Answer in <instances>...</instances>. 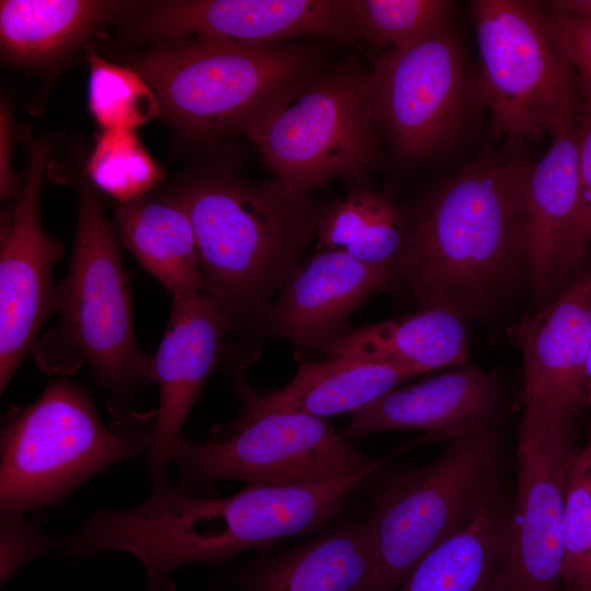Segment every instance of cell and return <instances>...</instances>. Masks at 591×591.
Listing matches in <instances>:
<instances>
[{"label":"cell","instance_id":"cell-21","mask_svg":"<svg viewBox=\"0 0 591 591\" xmlns=\"http://www.w3.org/2000/svg\"><path fill=\"white\" fill-rule=\"evenodd\" d=\"M415 375L393 364L329 356L320 362H302L289 384L264 396L257 395L239 371L234 382L243 403L242 417L291 413L323 419L352 414Z\"/></svg>","mask_w":591,"mask_h":591},{"label":"cell","instance_id":"cell-2","mask_svg":"<svg viewBox=\"0 0 591 591\" xmlns=\"http://www.w3.org/2000/svg\"><path fill=\"white\" fill-rule=\"evenodd\" d=\"M532 162L489 148L426 200L393 269L421 308L479 311L523 253V195Z\"/></svg>","mask_w":591,"mask_h":591},{"label":"cell","instance_id":"cell-23","mask_svg":"<svg viewBox=\"0 0 591 591\" xmlns=\"http://www.w3.org/2000/svg\"><path fill=\"white\" fill-rule=\"evenodd\" d=\"M510 513L496 493L467 528L422 557L398 591H510Z\"/></svg>","mask_w":591,"mask_h":591},{"label":"cell","instance_id":"cell-8","mask_svg":"<svg viewBox=\"0 0 591 591\" xmlns=\"http://www.w3.org/2000/svg\"><path fill=\"white\" fill-rule=\"evenodd\" d=\"M498 438L491 425L453 439L432 463L385 479L367 513L375 547L373 591H398L436 546L467 528L496 494Z\"/></svg>","mask_w":591,"mask_h":591},{"label":"cell","instance_id":"cell-12","mask_svg":"<svg viewBox=\"0 0 591 591\" xmlns=\"http://www.w3.org/2000/svg\"><path fill=\"white\" fill-rule=\"evenodd\" d=\"M21 192L0 220V393L3 394L38 334L56 311L53 269L63 253L61 241L40 221L39 199L49 144H28Z\"/></svg>","mask_w":591,"mask_h":591},{"label":"cell","instance_id":"cell-29","mask_svg":"<svg viewBox=\"0 0 591 591\" xmlns=\"http://www.w3.org/2000/svg\"><path fill=\"white\" fill-rule=\"evenodd\" d=\"M92 182L126 204L157 186L164 172L131 129H106L99 137L86 167Z\"/></svg>","mask_w":591,"mask_h":591},{"label":"cell","instance_id":"cell-19","mask_svg":"<svg viewBox=\"0 0 591 591\" xmlns=\"http://www.w3.org/2000/svg\"><path fill=\"white\" fill-rule=\"evenodd\" d=\"M501 392L497 380L467 363L424 382L392 389L351 414L339 432L348 442L385 430H426L456 438L490 425Z\"/></svg>","mask_w":591,"mask_h":591},{"label":"cell","instance_id":"cell-18","mask_svg":"<svg viewBox=\"0 0 591 591\" xmlns=\"http://www.w3.org/2000/svg\"><path fill=\"white\" fill-rule=\"evenodd\" d=\"M376 558L368 515L336 523L289 549L263 551L213 578L223 591H373Z\"/></svg>","mask_w":591,"mask_h":591},{"label":"cell","instance_id":"cell-4","mask_svg":"<svg viewBox=\"0 0 591 591\" xmlns=\"http://www.w3.org/2000/svg\"><path fill=\"white\" fill-rule=\"evenodd\" d=\"M56 311L58 325L33 348L38 367L63 378L88 364L111 395L113 417L131 410L129 398L151 381V355L136 340L130 282L117 235L86 182L80 186L74 246L68 273L57 286Z\"/></svg>","mask_w":591,"mask_h":591},{"label":"cell","instance_id":"cell-20","mask_svg":"<svg viewBox=\"0 0 591 591\" xmlns=\"http://www.w3.org/2000/svg\"><path fill=\"white\" fill-rule=\"evenodd\" d=\"M580 208L577 127L552 136L544 157L533 163L523 195V253L532 285L546 293L578 262L576 233Z\"/></svg>","mask_w":591,"mask_h":591},{"label":"cell","instance_id":"cell-38","mask_svg":"<svg viewBox=\"0 0 591 591\" xmlns=\"http://www.w3.org/2000/svg\"><path fill=\"white\" fill-rule=\"evenodd\" d=\"M589 470H590V473H591V462H590V465H589Z\"/></svg>","mask_w":591,"mask_h":591},{"label":"cell","instance_id":"cell-32","mask_svg":"<svg viewBox=\"0 0 591 591\" xmlns=\"http://www.w3.org/2000/svg\"><path fill=\"white\" fill-rule=\"evenodd\" d=\"M65 537L46 535L40 520L26 521L22 512H1L0 582L1 587L25 564L45 553L62 549Z\"/></svg>","mask_w":591,"mask_h":591},{"label":"cell","instance_id":"cell-17","mask_svg":"<svg viewBox=\"0 0 591 591\" xmlns=\"http://www.w3.org/2000/svg\"><path fill=\"white\" fill-rule=\"evenodd\" d=\"M393 281L389 267L323 250L291 273L255 333L325 352L349 332L350 315Z\"/></svg>","mask_w":591,"mask_h":591},{"label":"cell","instance_id":"cell-6","mask_svg":"<svg viewBox=\"0 0 591 591\" xmlns=\"http://www.w3.org/2000/svg\"><path fill=\"white\" fill-rule=\"evenodd\" d=\"M157 409L129 410L105 424L79 384L51 381L1 428L0 511L44 510L106 468L151 449Z\"/></svg>","mask_w":591,"mask_h":591},{"label":"cell","instance_id":"cell-14","mask_svg":"<svg viewBox=\"0 0 591 591\" xmlns=\"http://www.w3.org/2000/svg\"><path fill=\"white\" fill-rule=\"evenodd\" d=\"M591 327V275L515 328L524 364L519 431L552 433L570 428L587 399L586 362Z\"/></svg>","mask_w":591,"mask_h":591},{"label":"cell","instance_id":"cell-7","mask_svg":"<svg viewBox=\"0 0 591 591\" xmlns=\"http://www.w3.org/2000/svg\"><path fill=\"white\" fill-rule=\"evenodd\" d=\"M240 132L274 179L304 195L337 178L361 181L380 162L366 71L354 62L318 72Z\"/></svg>","mask_w":591,"mask_h":591},{"label":"cell","instance_id":"cell-24","mask_svg":"<svg viewBox=\"0 0 591 591\" xmlns=\"http://www.w3.org/2000/svg\"><path fill=\"white\" fill-rule=\"evenodd\" d=\"M325 352L393 364L418 375L466 363L468 343L462 317L437 306L349 331Z\"/></svg>","mask_w":591,"mask_h":591},{"label":"cell","instance_id":"cell-5","mask_svg":"<svg viewBox=\"0 0 591 591\" xmlns=\"http://www.w3.org/2000/svg\"><path fill=\"white\" fill-rule=\"evenodd\" d=\"M161 116L185 139L210 142L241 128L321 72L306 45H252L216 37L158 43L129 58Z\"/></svg>","mask_w":591,"mask_h":591},{"label":"cell","instance_id":"cell-25","mask_svg":"<svg viewBox=\"0 0 591 591\" xmlns=\"http://www.w3.org/2000/svg\"><path fill=\"white\" fill-rule=\"evenodd\" d=\"M115 219L124 246L172 296L202 290L195 231L177 202L142 197L118 204Z\"/></svg>","mask_w":591,"mask_h":591},{"label":"cell","instance_id":"cell-30","mask_svg":"<svg viewBox=\"0 0 591 591\" xmlns=\"http://www.w3.org/2000/svg\"><path fill=\"white\" fill-rule=\"evenodd\" d=\"M561 581L569 591H591V473L575 462L566 490Z\"/></svg>","mask_w":591,"mask_h":591},{"label":"cell","instance_id":"cell-28","mask_svg":"<svg viewBox=\"0 0 591 591\" xmlns=\"http://www.w3.org/2000/svg\"><path fill=\"white\" fill-rule=\"evenodd\" d=\"M88 60L89 107L103 130H135L161 116L154 91L136 70L107 61L91 49Z\"/></svg>","mask_w":591,"mask_h":591},{"label":"cell","instance_id":"cell-10","mask_svg":"<svg viewBox=\"0 0 591 591\" xmlns=\"http://www.w3.org/2000/svg\"><path fill=\"white\" fill-rule=\"evenodd\" d=\"M367 456L326 420L291 413L239 416L215 426L209 439H179L170 454L178 487L196 494L212 482L289 486L346 478L372 467Z\"/></svg>","mask_w":591,"mask_h":591},{"label":"cell","instance_id":"cell-35","mask_svg":"<svg viewBox=\"0 0 591 591\" xmlns=\"http://www.w3.org/2000/svg\"><path fill=\"white\" fill-rule=\"evenodd\" d=\"M546 5L576 13H589L591 14V0H560V1H547Z\"/></svg>","mask_w":591,"mask_h":591},{"label":"cell","instance_id":"cell-11","mask_svg":"<svg viewBox=\"0 0 591 591\" xmlns=\"http://www.w3.org/2000/svg\"><path fill=\"white\" fill-rule=\"evenodd\" d=\"M366 88L379 132L403 162L453 139L463 121L466 68L452 26L373 57Z\"/></svg>","mask_w":591,"mask_h":591},{"label":"cell","instance_id":"cell-13","mask_svg":"<svg viewBox=\"0 0 591 591\" xmlns=\"http://www.w3.org/2000/svg\"><path fill=\"white\" fill-rule=\"evenodd\" d=\"M136 39L158 43L216 37L252 45L283 44L315 36L357 44L352 0L155 1L131 18Z\"/></svg>","mask_w":591,"mask_h":591},{"label":"cell","instance_id":"cell-33","mask_svg":"<svg viewBox=\"0 0 591 591\" xmlns=\"http://www.w3.org/2000/svg\"><path fill=\"white\" fill-rule=\"evenodd\" d=\"M577 128L580 208L576 233V254L579 260L591 237V106H583Z\"/></svg>","mask_w":591,"mask_h":591},{"label":"cell","instance_id":"cell-26","mask_svg":"<svg viewBox=\"0 0 591 591\" xmlns=\"http://www.w3.org/2000/svg\"><path fill=\"white\" fill-rule=\"evenodd\" d=\"M410 223L387 195L357 187L323 206L316 234L324 250L343 251L364 264L392 269L401 259Z\"/></svg>","mask_w":591,"mask_h":591},{"label":"cell","instance_id":"cell-15","mask_svg":"<svg viewBox=\"0 0 591 591\" xmlns=\"http://www.w3.org/2000/svg\"><path fill=\"white\" fill-rule=\"evenodd\" d=\"M518 480L510 513V591H556L561 582L566 490L579 452L570 428L519 431Z\"/></svg>","mask_w":591,"mask_h":591},{"label":"cell","instance_id":"cell-27","mask_svg":"<svg viewBox=\"0 0 591 591\" xmlns=\"http://www.w3.org/2000/svg\"><path fill=\"white\" fill-rule=\"evenodd\" d=\"M448 0H352L358 39L372 47H402L452 26Z\"/></svg>","mask_w":591,"mask_h":591},{"label":"cell","instance_id":"cell-37","mask_svg":"<svg viewBox=\"0 0 591 591\" xmlns=\"http://www.w3.org/2000/svg\"><path fill=\"white\" fill-rule=\"evenodd\" d=\"M590 462H591V437L587 447L578 453L575 464L580 468H589Z\"/></svg>","mask_w":591,"mask_h":591},{"label":"cell","instance_id":"cell-16","mask_svg":"<svg viewBox=\"0 0 591 591\" xmlns=\"http://www.w3.org/2000/svg\"><path fill=\"white\" fill-rule=\"evenodd\" d=\"M233 329L221 304L202 290L172 296L170 317L158 350L151 355L150 380L160 401L149 450L151 479L166 473L174 444L217 364L225 335Z\"/></svg>","mask_w":591,"mask_h":591},{"label":"cell","instance_id":"cell-9","mask_svg":"<svg viewBox=\"0 0 591 591\" xmlns=\"http://www.w3.org/2000/svg\"><path fill=\"white\" fill-rule=\"evenodd\" d=\"M472 15L493 137L538 141L573 124L583 108L579 80L548 35L542 4L476 0Z\"/></svg>","mask_w":591,"mask_h":591},{"label":"cell","instance_id":"cell-3","mask_svg":"<svg viewBox=\"0 0 591 591\" xmlns=\"http://www.w3.org/2000/svg\"><path fill=\"white\" fill-rule=\"evenodd\" d=\"M193 224L202 291L232 327L257 331L273 296L302 262L323 206L273 179L205 176L165 195Z\"/></svg>","mask_w":591,"mask_h":591},{"label":"cell","instance_id":"cell-31","mask_svg":"<svg viewBox=\"0 0 591 591\" xmlns=\"http://www.w3.org/2000/svg\"><path fill=\"white\" fill-rule=\"evenodd\" d=\"M548 35L575 70L583 106H591V14L568 12L542 3Z\"/></svg>","mask_w":591,"mask_h":591},{"label":"cell","instance_id":"cell-22","mask_svg":"<svg viewBox=\"0 0 591 591\" xmlns=\"http://www.w3.org/2000/svg\"><path fill=\"white\" fill-rule=\"evenodd\" d=\"M138 3L100 0H2L3 59L22 68L49 66L101 25L132 18Z\"/></svg>","mask_w":591,"mask_h":591},{"label":"cell","instance_id":"cell-1","mask_svg":"<svg viewBox=\"0 0 591 591\" xmlns=\"http://www.w3.org/2000/svg\"><path fill=\"white\" fill-rule=\"evenodd\" d=\"M383 465L379 460L364 472L322 483L250 484L227 497L186 493L166 472L151 479V494L140 505L96 509L67 536L60 557L128 552L144 567V591H176L171 573L177 567L221 566L244 551H265L281 538L320 532L349 510L355 490Z\"/></svg>","mask_w":591,"mask_h":591},{"label":"cell","instance_id":"cell-39","mask_svg":"<svg viewBox=\"0 0 591 591\" xmlns=\"http://www.w3.org/2000/svg\"><path fill=\"white\" fill-rule=\"evenodd\" d=\"M589 242H591V237H590V241H589Z\"/></svg>","mask_w":591,"mask_h":591},{"label":"cell","instance_id":"cell-36","mask_svg":"<svg viewBox=\"0 0 591 591\" xmlns=\"http://www.w3.org/2000/svg\"><path fill=\"white\" fill-rule=\"evenodd\" d=\"M586 393H587V402L589 403L591 407V327H590V339H589L587 362H586Z\"/></svg>","mask_w":591,"mask_h":591},{"label":"cell","instance_id":"cell-34","mask_svg":"<svg viewBox=\"0 0 591 591\" xmlns=\"http://www.w3.org/2000/svg\"><path fill=\"white\" fill-rule=\"evenodd\" d=\"M13 130L7 105L0 109V196L1 200L16 199L22 186L12 169Z\"/></svg>","mask_w":591,"mask_h":591}]
</instances>
